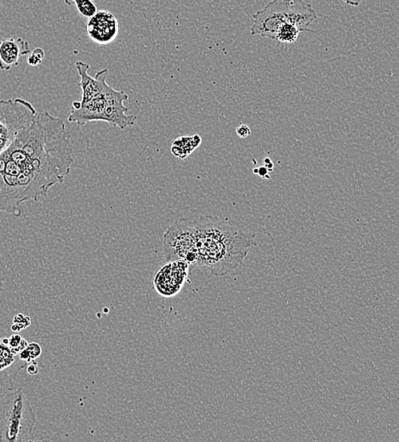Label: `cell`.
<instances>
[{
    "label": "cell",
    "mask_w": 399,
    "mask_h": 442,
    "mask_svg": "<svg viewBox=\"0 0 399 442\" xmlns=\"http://www.w3.org/2000/svg\"><path fill=\"white\" fill-rule=\"evenodd\" d=\"M74 163L71 135L61 117L37 113L0 153V212L22 215V204L38 202L64 183Z\"/></svg>",
    "instance_id": "1"
},
{
    "label": "cell",
    "mask_w": 399,
    "mask_h": 442,
    "mask_svg": "<svg viewBox=\"0 0 399 442\" xmlns=\"http://www.w3.org/2000/svg\"><path fill=\"white\" fill-rule=\"evenodd\" d=\"M197 250L195 268L223 278L242 264L256 244L255 235L225 223L218 217L193 221Z\"/></svg>",
    "instance_id": "2"
},
{
    "label": "cell",
    "mask_w": 399,
    "mask_h": 442,
    "mask_svg": "<svg viewBox=\"0 0 399 442\" xmlns=\"http://www.w3.org/2000/svg\"><path fill=\"white\" fill-rule=\"evenodd\" d=\"M251 34L292 43L300 33H311L310 26L318 18L305 0H274L252 15Z\"/></svg>",
    "instance_id": "3"
},
{
    "label": "cell",
    "mask_w": 399,
    "mask_h": 442,
    "mask_svg": "<svg viewBox=\"0 0 399 442\" xmlns=\"http://www.w3.org/2000/svg\"><path fill=\"white\" fill-rule=\"evenodd\" d=\"M128 99V94L123 90H114L106 84L98 96L86 104L74 101L68 120L80 126L102 121L125 129L132 126L135 120L133 115L127 114L129 108L125 105V101Z\"/></svg>",
    "instance_id": "4"
},
{
    "label": "cell",
    "mask_w": 399,
    "mask_h": 442,
    "mask_svg": "<svg viewBox=\"0 0 399 442\" xmlns=\"http://www.w3.org/2000/svg\"><path fill=\"white\" fill-rule=\"evenodd\" d=\"M35 425L36 415L22 388L0 400V441H31Z\"/></svg>",
    "instance_id": "5"
},
{
    "label": "cell",
    "mask_w": 399,
    "mask_h": 442,
    "mask_svg": "<svg viewBox=\"0 0 399 442\" xmlns=\"http://www.w3.org/2000/svg\"><path fill=\"white\" fill-rule=\"evenodd\" d=\"M163 254L168 262L184 260L195 268L197 250L193 221L183 218L168 227L164 234Z\"/></svg>",
    "instance_id": "6"
},
{
    "label": "cell",
    "mask_w": 399,
    "mask_h": 442,
    "mask_svg": "<svg viewBox=\"0 0 399 442\" xmlns=\"http://www.w3.org/2000/svg\"><path fill=\"white\" fill-rule=\"evenodd\" d=\"M37 113L24 99L0 101V153L9 147L22 129L33 123Z\"/></svg>",
    "instance_id": "7"
},
{
    "label": "cell",
    "mask_w": 399,
    "mask_h": 442,
    "mask_svg": "<svg viewBox=\"0 0 399 442\" xmlns=\"http://www.w3.org/2000/svg\"><path fill=\"white\" fill-rule=\"evenodd\" d=\"M189 270L190 266L184 260L169 262L154 276V290L162 297H174L183 289L188 278Z\"/></svg>",
    "instance_id": "8"
},
{
    "label": "cell",
    "mask_w": 399,
    "mask_h": 442,
    "mask_svg": "<svg viewBox=\"0 0 399 442\" xmlns=\"http://www.w3.org/2000/svg\"><path fill=\"white\" fill-rule=\"evenodd\" d=\"M86 30L89 38L94 43L104 46L115 41L120 34V23L113 13L108 10H99L89 18Z\"/></svg>",
    "instance_id": "9"
},
{
    "label": "cell",
    "mask_w": 399,
    "mask_h": 442,
    "mask_svg": "<svg viewBox=\"0 0 399 442\" xmlns=\"http://www.w3.org/2000/svg\"><path fill=\"white\" fill-rule=\"evenodd\" d=\"M77 72L80 77V86L82 90V97L80 101L81 104L92 100L98 96L104 89L108 76V69H102L96 74V78H92L88 73L90 64L88 63L78 61L76 62Z\"/></svg>",
    "instance_id": "10"
},
{
    "label": "cell",
    "mask_w": 399,
    "mask_h": 442,
    "mask_svg": "<svg viewBox=\"0 0 399 442\" xmlns=\"http://www.w3.org/2000/svg\"><path fill=\"white\" fill-rule=\"evenodd\" d=\"M29 43L22 38H9L0 41V70L10 71L18 66L22 57L29 55Z\"/></svg>",
    "instance_id": "11"
},
{
    "label": "cell",
    "mask_w": 399,
    "mask_h": 442,
    "mask_svg": "<svg viewBox=\"0 0 399 442\" xmlns=\"http://www.w3.org/2000/svg\"><path fill=\"white\" fill-rule=\"evenodd\" d=\"M22 362L17 355H15L10 349L8 345L4 344L2 338H0V381L6 380L8 378L13 377L17 375L20 369L14 368V366L19 368H25L27 363L19 362Z\"/></svg>",
    "instance_id": "12"
},
{
    "label": "cell",
    "mask_w": 399,
    "mask_h": 442,
    "mask_svg": "<svg viewBox=\"0 0 399 442\" xmlns=\"http://www.w3.org/2000/svg\"><path fill=\"white\" fill-rule=\"evenodd\" d=\"M202 138L199 135L176 138L172 144V153L177 159H185L200 147Z\"/></svg>",
    "instance_id": "13"
},
{
    "label": "cell",
    "mask_w": 399,
    "mask_h": 442,
    "mask_svg": "<svg viewBox=\"0 0 399 442\" xmlns=\"http://www.w3.org/2000/svg\"><path fill=\"white\" fill-rule=\"evenodd\" d=\"M66 5L76 7L81 17L90 18L97 13V7L92 0H64Z\"/></svg>",
    "instance_id": "14"
},
{
    "label": "cell",
    "mask_w": 399,
    "mask_h": 442,
    "mask_svg": "<svg viewBox=\"0 0 399 442\" xmlns=\"http://www.w3.org/2000/svg\"><path fill=\"white\" fill-rule=\"evenodd\" d=\"M42 348L41 346L36 342H31L30 344H27L24 349L20 352L18 356L20 360L26 363H29L41 356Z\"/></svg>",
    "instance_id": "15"
},
{
    "label": "cell",
    "mask_w": 399,
    "mask_h": 442,
    "mask_svg": "<svg viewBox=\"0 0 399 442\" xmlns=\"http://www.w3.org/2000/svg\"><path fill=\"white\" fill-rule=\"evenodd\" d=\"M29 344L18 333H15L8 338V346L15 355H18Z\"/></svg>",
    "instance_id": "16"
},
{
    "label": "cell",
    "mask_w": 399,
    "mask_h": 442,
    "mask_svg": "<svg viewBox=\"0 0 399 442\" xmlns=\"http://www.w3.org/2000/svg\"><path fill=\"white\" fill-rule=\"evenodd\" d=\"M31 325V318L22 313L15 315L13 318V325H11V330L14 333H20L23 329H26Z\"/></svg>",
    "instance_id": "17"
},
{
    "label": "cell",
    "mask_w": 399,
    "mask_h": 442,
    "mask_svg": "<svg viewBox=\"0 0 399 442\" xmlns=\"http://www.w3.org/2000/svg\"><path fill=\"white\" fill-rule=\"evenodd\" d=\"M236 134L239 138H246L251 136V129L246 124H240L238 128L236 129Z\"/></svg>",
    "instance_id": "18"
},
{
    "label": "cell",
    "mask_w": 399,
    "mask_h": 442,
    "mask_svg": "<svg viewBox=\"0 0 399 442\" xmlns=\"http://www.w3.org/2000/svg\"><path fill=\"white\" fill-rule=\"evenodd\" d=\"M27 372L30 375H37L38 373L39 369L36 360L27 363Z\"/></svg>",
    "instance_id": "19"
},
{
    "label": "cell",
    "mask_w": 399,
    "mask_h": 442,
    "mask_svg": "<svg viewBox=\"0 0 399 442\" xmlns=\"http://www.w3.org/2000/svg\"><path fill=\"white\" fill-rule=\"evenodd\" d=\"M42 62L41 59L31 52L29 55V57H27V64L31 66H38L41 64Z\"/></svg>",
    "instance_id": "20"
},
{
    "label": "cell",
    "mask_w": 399,
    "mask_h": 442,
    "mask_svg": "<svg viewBox=\"0 0 399 442\" xmlns=\"http://www.w3.org/2000/svg\"><path fill=\"white\" fill-rule=\"evenodd\" d=\"M268 173H270V171H268V169L265 167V166H262V167L258 168V175L260 177H262V179H270V176Z\"/></svg>",
    "instance_id": "21"
},
{
    "label": "cell",
    "mask_w": 399,
    "mask_h": 442,
    "mask_svg": "<svg viewBox=\"0 0 399 442\" xmlns=\"http://www.w3.org/2000/svg\"><path fill=\"white\" fill-rule=\"evenodd\" d=\"M263 163L265 167L268 169V171L272 172V171H274V163H272V161L270 159V157H265V159H263Z\"/></svg>",
    "instance_id": "22"
},
{
    "label": "cell",
    "mask_w": 399,
    "mask_h": 442,
    "mask_svg": "<svg viewBox=\"0 0 399 442\" xmlns=\"http://www.w3.org/2000/svg\"><path fill=\"white\" fill-rule=\"evenodd\" d=\"M31 52L36 55V57L41 59V60L42 61L43 60V58H45V51H43V50L41 48L34 49L33 51H31Z\"/></svg>",
    "instance_id": "23"
},
{
    "label": "cell",
    "mask_w": 399,
    "mask_h": 442,
    "mask_svg": "<svg viewBox=\"0 0 399 442\" xmlns=\"http://www.w3.org/2000/svg\"><path fill=\"white\" fill-rule=\"evenodd\" d=\"M340 1H343L346 3V5L358 7L360 5L363 0H340Z\"/></svg>",
    "instance_id": "24"
},
{
    "label": "cell",
    "mask_w": 399,
    "mask_h": 442,
    "mask_svg": "<svg viewBox=\"0 0 399 442\" xmlns=\"http://www.w3.org/2000/svg\"><path fill=\"white\" fill-rule=\"evenodd\" d=\"M253 171H253V173H258V169H253Z\"/></svg>",
    "instance_id": "25"
},
{
    "label": "cell",
    "mask_w": 399,
    "mask_h": 442,
    "mask_svg": "<svg viewBox=\"0 0 399 442\" xmlns=\"http://www.w3.org/2000/svg\"><path fill=\"white\" fill-rule=\"evenodd\" d=\"M92 1H93V0H92Z\"/></svg>",
    "instance_id": "26"
},
{
    "label": "cell",
    "mask_w": 399,
    "mask_h": 442,
    "mask_svg": "<svg viewBox=\"0 0 399 442\" xmlns=\"http://www.w3.org/2000/svg\"><path fill=\"white\" fill-rule=\"evenodd\" d=\"M0 94H1V93H0Z\"/></svg>",
    "instance_id": "27"
}]
</instances>
